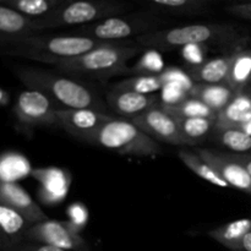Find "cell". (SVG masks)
Here are the masks:
<instances>
[{"instance_id":"obj_36","label":"cell","mask_w":251,"mask_h":251,"mask_svg":"<svg viewBox=\"0 0 251 251\" xmlns=\"http://www.w3.org/2000/svg\"><path fill=\"white\" fill-rule=\"evenodd\" d=\"M245 95H248V96H251V80H250V83H249V86H248V88H247V92H245Z\"/></svg>"},{"instance_id":"obj_25","label":"cell","mask_w":251,"mask_h":251,"mask_svg":"<svg viewBox=\"0 0 251 251\" xmlns=\"http://www.w3.org/2000/svg\"><path fill=\"white\" fill-rule=\"evenodd\" d=\"M4 5L31 20H38L51 14L63 0H0Z\"/></svg>"},{"instance_id":"obj_10","label":"cell","mask_w":251,"mask_h":251,"mask_svg":"<svg viewBox=\"0 0 251 251\" xmlns=\"http://www.w3.org/2000/svg\"><path fill=\"white\" fill-rule=\"evenodd\" d=\"M127 120L134 123L140 130L153 140H159L176 146H190L180 134L176 119L166 112L161 102Z\"/></svg>"},{"instance_id":"obj_11","label":"cell","mask_w":251,"mask_h":251,"mask_svg":"<svg viewBox=\"0 0 251 251\" xmlns=\"http://www.w3.org/2000/svg\"><path fill=\"white\" fill-rule=\"evenodd\" d=\"M112 118L114 117L95 109H56L58 126L88 144L96 132Z\"/></svg>"},{"instance_id":"obj_28","label":"cell","mask_w":251,"mask_h":251,"mask_svg":"<svg viewBox=\"0 0 251 251\" xmlns=\"http://www.w3.org/2000/svg\"><path fill=\"white\" fill-rule=\"evenodd\" d=\"M216 139L222 146L232 150L233 153L251 154V134L240 129L215 130Z\"/></svg>"},{"instance_id":"obj_7","label":"cell","mask_w":251,"mask_h":251,"mask_svg":"<svg viewBox=\"0 0 251 251\" xmlns=\"http://www.w3.org/2000/svg\"><path fill=\"white\" fill-rule=\"evenodd\" d=\"M90 144L120 154L153 157L162 152L158 142L127 119L112 118L97 132Z\"/></svg>"},{"instance_id":"obj_5","label":"cell","mask_w":251,"mask_h":251,"mask_svg":"<svg viewBox=\"0 0 251 251\" xmlns=\"http://www.w3.org/2000/svg\"><path fill=\"white\" fill-rule=\"evenodd\" d=\"M166 24L167 20H164L162 15L145 10V11L115 15L95 24L71 28L69 29L68 34L86 37L105 43L125 42V39L129 42L127 39H136L137 37L144 34L163 29L162 26Z\"/></svg>"},{"instance_id":"obj_13","label":"cell","mask_w":251,"mask_h":251,"mask_svg":"<svg viewBox=\"0 0 251 251\" xmlns=\"http://www.w3.org/2000/svg\"><path fill=\"white\" fill-rule=\"evenodd\" d=\"M0 205L19 212L31 225L48 220L41 206L15 181H0Z\"/></svg>"},{"instance_id":"obj_34","label":"cell","mask_w":251,"mask_h":251,"mask_svg":"<svg viewBox=\"0 0 251 251\" xmlns=\"http://www.w3.org/2000/svg\"><path fill=\"white\" fill-rule=\"evenodd\" d=\"M10 102V96L4 88L0 87V107H5V105L9 104Z\"/></svg>"},{"instance_id":"obj_26","label":"cell","mask_w":251,"mask_h":251,"mask_svg":"<svg viewBox=\"0 0 251 251\" xmlns=\"http://www.w3.org/2000/svg\"><path fill=\"white\" fill-rule=\"evenodd\" d=\"M176 122L180 134L190 144V146H195L206 139L211 130L215 129L216 126V119L211 118H184V119H176Z\"/></svg>"},{"instance_id":"obj_19","label":"cell","mask_w":251,"mask_h":251,"mask_svg":"<svg viewBox=\"0 0 251 251\" xmlns=\"http://www.w3.org/2000/svg\"><path fill=\"white\" fill-rule=\"evenodd\" d=\"M31 223L15 210L0 205V239L9 248L24 242Z\"/></svg>"},{"instance_id":"obj_6","label":"cell","mask_w":251,"mask_h":251,"mask_svg":"<svg viewBox=\"0 0 251 251\" xmlns=\"http://www.w3.org/2000/svg\"><path fill=\"white\" fill-rule=\"evenodd\" d=\"M129 5L125 2L109 0H63L51 14L33 20L36 32L47 29L76 28L102 21L108 17L122 15L127 11Z\"/></svg>"},{"instance_id":"obj_29","label":"cell","mask_w":251,"mask_h":251,"mask_svg":"<svg viewBox=\"0 0 251 251\" xmlns=\"http://www.w3.org/2000/svg\"><path fill=\"white\" fill-rule=\"evenodd\" d=\"M22 159L15 154H5L0 157V181H12L16 176H22Z\"/></svg>"},{"instance_id":"obj_2","label":"cell","mask_w":251,"mask_h":251,"mask_svg":"<svg viewBox=\"0 0 251 251\" xmlns=\"http://www.w3.org/2000/svg\"><path fill=\"white\" fill-rule=\"evenodd\" d=\"M249 41L237 26L230 24H195L186 26L163 28L152 33L144 34L135 39L142 49L173 50L186 46L211 44V46L233 48L234 50L244 48Z\"/></svg>"},{"instance_id":"obj_23","label":"cell","mask_w":251,"mask_h":251,"mask_svg":"<svg viewBox=\"0 0 251 251\" xmlns=\"http://www.w3.org/2000/svg\"><path fill=\"white\" fill-rule=\"evenodd\" d=\"M162 105L166 109V112H168L176 119L202 117L217 120L218 117L217 113H215L207 105L193 97L184 98L176 103H162Z\"/></svg>"},{"instance_id":"obj_14","label":"cell","mask_w":251,"mask_h":251,"mask_svg":"<svg viewBox=\"0 0 251 251\" xmlns=\"http://www.w3.org/2000/svg\"><path fill=\"white\" fill-rule=\"evenodd\" d=\"M105 100L109 108L124 119H131L159 103L156 96L118 90H110Z\"/></svg>"},{"instance_id":"obj_21","label":"cell","mask_w":251,"mask_h":251,"mask_svg":"<svg viewBox=\"0 0 251 251\" xmlns=\"http://www.w3.org/2000/svg\"><path fill=\"white\" fill-rule=\"evenodd\" d=\"M210 0H149L145 6L156 14L200 15L208 11Z\"/></svg>"},{"instance_id":"obj_35","label":"cell","mask_w":251,"mask_h":251,"mask_svg":"<svg viewBox=\"0 0 251 251\" xmlns=\"http://www.w3.org/2000/svg\"><path fill=\"white\" fill-rule=\"evenodd\" d=\"M0 251H10V248L0 239Z\"/></svg>"},{"instance_id":"obj_8","label":"cell","mask_w":251,"mask_h":251,"mask_svg":"<svg viewBox=\"0 0 251 251\" xmlns=\"http://www.w3.org/2000/svg\"><path fill=\"white\" fill-rule=\"evenodd\" d=\"M25 242L41 243L68 251H90L87 242L81 237L75 223L46 220L27 229Z\"/></svg>"},{"instance_id":"obj_20","label":"cell","mask_w":251,"mask_h":251,"mask_svg":"<svg viewBox=\"0 0 251 251\" xmlns=\"http://www.w3.org/2000/svg\"><path fill=\"white\" fill-rule=\"evenodd\" d=\"M251 80V49L235 51L226 85L237 96L245 95Z\"/></svg>"},{"instance_id":"obj_17","label":"cell","mask_w":251,"mask_h":251,"mask_svg":"<svg viewBox=\"0 0 251 251\" xmlns=\"http://www.w3.org/2000/svg\"><path fill=\"white\" fill-rule=\"evenodd\" d=\"M251 123V96L240 95L218 113L215 130L240 129L247 131Z\"/></svg>"},{"instance_id":"obj_3","label":"cell","mask_w":251,"mask_h":251,"mask_svg":"<svg viewBox=\"0 0 251 251\" xmlns=\"http://www.w3.org/2000/svg\"><path fill=\"white\" fill-rule=\"evenodd\" d=\"M102 43L104 42L70 34L49 36L34 33L0 44V54L54 66L61 60L87 53Z\"/></svg>"},{"instance_id":"obj_30","label":"cell","mask_w":251,"mask_h":251,"mask_svg":"<svg viewBox=\"0 0 251 251\" xmlns=\"http://www.w3.org/2000/svg\"><path fill=\"white\" fill-rule=\"evenodd\" d=\"M10 251H68L59 249V248L51 247V245L41 244V243H32V242H21L19 244L10 248Z\"/></svg>"},{"instance_id":"obj_27","label":"cell","mask_w":251,"mask_h":251,"mask_svg":"<svg viewBox=\"0 0 251 251\" xmlns=\"http://www.w3.org/2000/svg\"><path fill=\"white\" fill-rule=\"evenodd\" d=\"M166 83V75H142L136 77L126 78L113 85L112 90L131 91V92L150 95L151 92L158 91Z\"/></svg>"},{"instance_id":"obj_32","label":"cell","mask_w":251,"mask_h":251,"mask_svg":"<svg viewBox=\"0 0 251 251\" xmlns=\"http://www.w3.org/2000/svg\"><path fill=\"white\" fill-rule=\"evenodd\" d=\"M228 156L232 159H234L235 162L243 166L245 168V171L251 176V154L250 153H228Z\"/></svg>"},{"instance_id":"obj_9","label":"cell","mask_w":251,"mask_h":251,"mask_svg":"<svg viewBox=\"0 0 251 251\" xmlns=\"http://www.w3.org/2000/svg\"><path fill=\"white\" fill-rule=\"evenodd\" d=\"M56 109L50 98L36 90H25L17 96L14 115L24 129L56 125Z\"/></svg>"},{"instance_id":"obj_22","label":"cell","mask_w":251,"mask_h":251,"mask_svg":"<svg viewBox=\"0 0 251 251\" xmlns=\"http://www.w3.org/2000/svg\"><path fill=\"white\" fill-rule=\"evenodd\" d=\"M251 230V218H242V220L232 221L226 225L211 229L207 233L210 238L220 243L227 249L234 251L240 240Z\"/></svg>"},{"instance_id":"obj_15","label":"cell","mask_w":251,"mask_h":251,"mask_svg":"<svg viewBox=\"0 0 251 251\" xmlns=\"http://www.w3.org/2000/svg\"><path fill=\"white\" fill-rule=\"evenodd\" d=\"M235 51L237 50L215 56L199 65H193L189 68L188 75L195 83H211V85L225 83L226 85Z\"/></svg>"},{"instance_id":"obj_24","label":"cell","mask_w":251,"mask_h":251,"mask_svg":"<svg viewBox=\"0 0 251 251\" xmlns=\"http://www.w3.org/2000/svg\"><path fill=\"white\" fill-rule=\"evenodd\" d=\"M178 157L194 174L200 176L201 179L213 184L215 186H218V188H229L228 184L221 178L220 174H218L207 162L203 161L198 153H194V152H190L188 151V150L183 149L179 150Z\"/></svg>"},{"instance_id":"obj_12","label":"cell","mask_w":251,"mask_h":251,"mask_svg":"<svg viewBox=\"0 0 251 251\" xmlns=\"http://www.w3.org/2000/svg\"><path fill=\"white\" fill-rule=\"evenodd\" d=\"M198 154L220 174L229 188L238 189L251 195V176L245 171L244 167L230 158L228 153L200 149L198 150Z\"/></svg>"},{"instance_id":"obj_33","label":"cell","mask_w":251,"mask_h":251,"mask_svg":"<svg viewBox=\"0 0 251 251\" xmlns=\"http://www.w3.org/2000/svg\"><path fill=\"white\" fill-rule=\"evenodd\" d=\"M234 251H251V230L240 240Z\"/></svg>"},{"instance_id":"obj_16","label":"cell","mask_w":251,"mask_h":251,"mask_svg":"<svg viewBox=\"0 0 251 251\" xmlns=\"http://www.w3.org/2000/svg\"><path fill=\"white\" fill-rule=\"evenodd\" d=\"M34 33L37 32L33 20L0 1V44Z\"/></svg>"},{"instance_id":"obj_4","label":"cell","mask_w":251,"mask_h":251,"mask_svg":"<svg viewBox=\"0 0 251 251\" xmlns=\"http://www.w3.org/2000/svg\"><path fill=\"white\" fill-rule=\"evenodd\" d=\"M141 50V47L135 42H104L87 53L59 61L54 68L71 75L110 77L126 73L127 61Z\"/></svg>"},{"instance_id":"obj_18","label":"cell","mask_w":251,"mask_h":251,"mask_svg":"<svg viewBox=\"0 0 251 251\" xmlns=\"http://www.w3.org/2000/svg\"><path fill=\"white\" fill-rule=\"evenodd\" d=\"M189 97L199 100L218 114L234 100L237 95L225 83H195L189 90Z\"/></svg>"},{"instance_id":"obj_31","label":"cell","mask_w":251,"mask_h":251,"mask_svg":"<svg viewBox=\"0 0 251 251\" xmlns=\"http://www.w3.org/2000/svg\"><path fill=\"white\" fill-rule=\"evenodd\" d=\"M226 11L229 15L239 19L250 20L251 21V2H238L226 7Z\"/></svg>"},{"instance_id":"obj_1","label":"cell","mask_w":251,"mask_h":251,"mask_svg":"<svg viewBox=\"0 0 251 251\" xmlns=\"http://www.w3.org/2000/svg\"><path fill=\"white\" fill-rule=\"evenodd\" d=\"M12 71L27 90H36L46 95L58 109H95L104 112V102L81 81L36 66L15 65Z\"/></svg>"}]
</instances>
